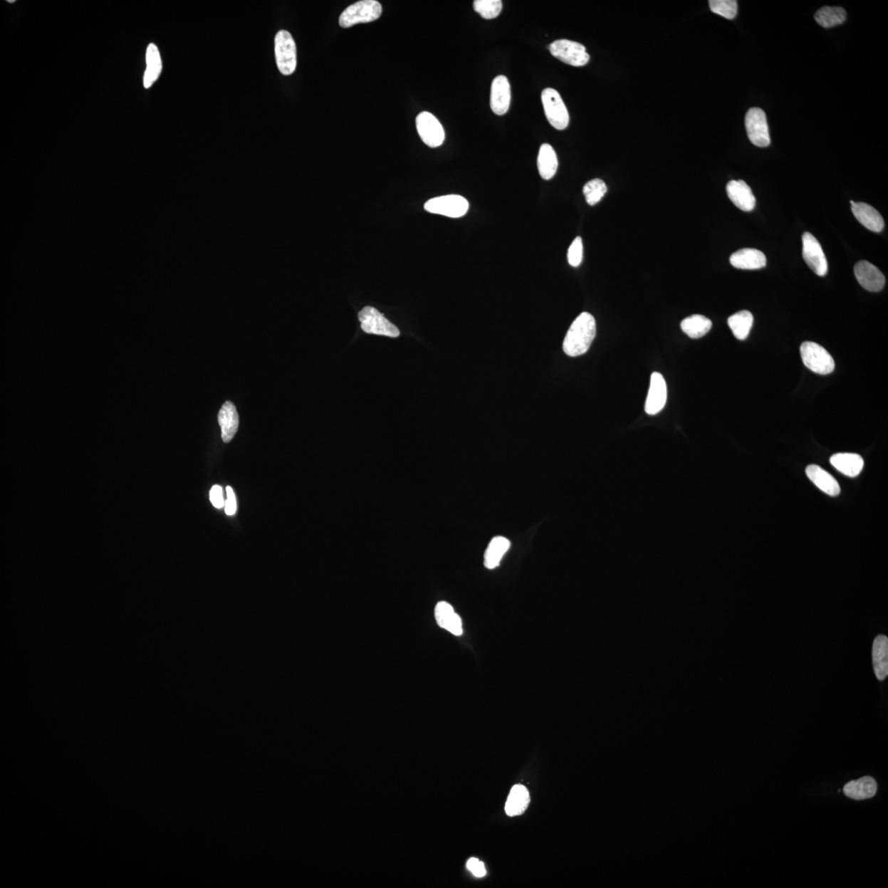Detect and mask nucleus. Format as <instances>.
<instances>
[{
    "label": "nucleus",
    "instance_id": "20e7f679",
    "mask_svg": "<svg viewBox=\"0 0 888 888\" xmlns=\"http://www.w3.org/2000/svg\"><path fill=\"white\" fill-rule=\"evenodd\" d=\"M800 354L803 363L816 374H831L835 369L832 356L820 345L805 342L801 345Z\"/></svg>",
    "mask_w": 888,
    "mask_h": 888
},
{
    "label": "nucleus",
    "instance_id": "f3484780",
    "mask_svg": "<svg viewBox=\"0 0 888 888\" xmlns=\"http://www.w3.org/2000/svg\"><path fill=\"white\" fill-rule=\"evenodd\" d=\"M730 262L733 268L738 269L756 270L765 267L767 258L762 251L747 248L733 253L730 258Z\"/></svg>",
    "mask_w": 888,
    "mask_h": 888
},
{
    "label": "nucleus",
    "instance_id": "5701e85b",
    "mask_svg": "<svg viewBox=\"0 0 888 888\" xmlns=\"http://www.w3.org/2000/svg\"><path fill=\"white\" fill-rule=\"evenodd\" d=\"M877 785L874 778L865 776L857 780L850 781L844 786V794L850 799L863 800L874 797L877 793Z\"/></svg>",
    "mask_w": 888,
    "mask_h": 888
},
{
    "label": "nucleus",
    "instance_id": "dca6fc26",
    "mask_svg": "<svg viewBox=\"0 0 888 888\" xmlns=\"http://www.w3.org/2000/svg\"><path fill=\"white\" fill-rule=\"evenodd\" d=\"M850 204L856 219L865 228L876 233L884 230V218L873 207L865 203H855L854 201H850Z\"/></svg>",
    "mask_w": 888,
    "mask_h": 888
},
{
    "label": "nucleus",
    "instance_id": "6e6552de",
    "mask_svg": "<svg viewBox=\"0 0 888 888\" xmlns=\"http://www.w3.org/2000/svg\"><path fill=\"white\" fill-rule=\"evenodd\" d=\"M424 209L430 214L459 218L466 214L469 210V203L464 197L460 195H445L427 201L424 204Z\"/></svg>",
    "mask_w": 888,
    "mask_h": 888
},
{
    "label": "nucleus",
    "instance_id": "4468645a",
    "mask_svg": "<svg viewBox=\"0 0 888 888\" xmlns=\"http://www.w3.org/2000/svg\"><path fill=\"white\" fill-rule=\"evenodd\" d=\"M511 103V87L508 79L499 75L493 80L491 93V108L494 114L503 115Z\"/></svg>",
    "mask_w": 888,
    "mask_h": 888
},
{
    "label": "nucleus",
    "instance_id": "c756f323",
    "mask_svg": "<svg viewBox=\"0 0 888 888\" xmlns=\"http://www.w3.org/2000/svg\"><path fill=\"white\" fill-rule=\"evenodd\" d=\"M815 18L818 25L830 28L842 24L847 19V12L841 7H823L815 14Z\"/></svg>",
    "mask_w": 888,
    "mask_h": 888
},
{
    "label": "nucleus",
    "instance_id": "f03ea898",
    "mask_svg": "<svg viewBox=\"0 0 888 888\" xmlns=\"http://www.w3.org/2000/svg\"><path fill=\"white\" fill-rule=\"evenodd\" d=\"M382 13V5L376 0H361L347 9L340 16L339 25L343 28H352L360 23H368L379 19Z\"/></svg>",
    "mask_w": 888,
    "mask_h": 888
},
{
    "label": "nucleus",
    "instance_id": "4be33fe9",
    "mask_svg": "<svg viewBox=\"0 0 888 888\" xmlns=\"http://www.w3.org/2000/svg\"><path fill=\"white\" fill-rule=\"evenodd\" d=\"M830 462L837 471L849 477L858 476L865 465L862 456L855 454H834Z\"/></svg>",
    "mask_w": 888,
    "mask_h": 888
},
{
    "label": "nucleus",
    "instance_id": "1a4fd4ad",
    "mask_svg": "<svg viewBox=\"0 0 888 888\" xmlns=\"http://www.w3.org/2000/svg\"><path fill=\"white\" fill-rule=\"evenodd\" d=\"M746 127L749 140L759 147H768L771 143L767 115L762 109H749L746 116Z\"/></svg>",
    "mask_w": 888,
    "mask_h": 888
},
{
    "label": "nucleus",
    "instance_id": "f257e3e1",
    "mask_svg": "<svg viewBox=\"0 0 888 888\" xmlns=\"http://www.w3.org/2000/svg\"><path fill=\"white\" fill-rule=\"evenodd\" d=\"M597 333V324L591 313L584 312L574 320L563 341V352L571 357L587 352Z\"/></svg>",
    "mask_w": 888,
    "mask_h": 888
},
{
    "label": "nucleus",
    "instance_id": "9d476101",
    "mask_svg": "<svg viewBox=\"0 0 888 888\" xmlns=\"http://www.w3.org/2000/svg\"><path fill=\"white\" fill-rule=\"evenodd\" d=\"M417 129L422 141L430 147H438L443 145L445 140L444 127L436 117L423 111L417 117Z\"/></svg>",
    "mask_w": 888,
    "mask_h": 888
},
{
    "label": "nucleus",
    "instance_id": "6ab92c4d",
    "mask_svg": "<svg viewBox=\"0 0 888 888\" xmlns=\"http://www.w3.org/2000/svg\"><path fill=\"white\" fill-rule=\"evenodd\" d=\"M218 422L221 429V438L224 443H230L235 437L239 428V414L235 405L226 402L218 413Z\"/></svg>",
    "mask_w": 888,
    "mask_h": 888
},
{
    "label": "nucleus",
    "instance_id": "2f4dec72",
    "mask_svg": "<svg viewBox=\"0 0 888 888\" xmlns=\"http://www.w3.org/2000/svg\"><path fill=\"white\" fill-rule=\"evenodd\" d=\"M475 11L486 19H493L501 14L503 4L501 0H476L473 3Z\"/></svg>",
    "mask_w": 888,
    "mask_h": 888
},
{
    "label": "nucleus",
    "instance_id": "f704fd0d",
    "mask_svg": "<svg viewBox=\"0 0 888 888\" xmlns=\"http://www.w3.org/2000/svg\"><path fill=\"white\" fill-rule=\"evenodd\" d=\"M210 501L216 508H222L225 507L226 501L223 497L222 488L220 486H212L210 491Z\"/></svg>",
    "mask_w": 888,
    "mask_h": 888
},
{
    "label": "nucleus",
    "instance_id": "393cba45",
    "mask_svg": "<svg viewBox=\"0 0 888 888\" xmlns=\"http://www.w3.org/2000/svg\"><path fill=\"white\" fill-rule=\"evenodd\" d=\"M529 803L530 795L528 789L524 785H516L510 791L506 805H505V811L510 817L523 815L528 809Z\"/></svg>",
    "mask_w": 888,
    "mask_h": 888
},
{
    "label": "nucleus",
    "instance_id": "c9c22d12",
    "mask_svg": "<svg viewBox=\"0 0 888 888\" xmlns=\"http://www.w3.org/2000/svg\"><path fill=\"white\" fill-rule=\"evenodd\" d=\"M466 866L467 869L477 877H482L486 874L485 865L476 858H471L468 860Z\"/></svg>",
    "mask_w": 888,
    "mask_h": 888
},
{
    "label": "nucleus",
    "instance_id": "ddd939ff",
    "mask_svg": "<svg viewBox=\"0 0 888 888\" xmlns=\"http://www.w3.org/2000/svg\"><path fill=\"white\" fill-rule=\"evenodd\" d=\"M856 279L867 291L872 292L880 291L886 283L885 276L874 264L868 261H860L856 263L854 268Z\"/></svg>",
    "mask_w": 888,
    "mask_h": 888
},
{
    "label": "nucleus",
    "instance_id": "e433bc0d",
    "mask_svg": "<svg viewBox=\"0 0 888 888\" xmlns=\"http://www.w3.org/2000/svg\"><path fill=\"white\" fill-rule=\"evenodd\" d=\"M227 499L225 503V511L228 516H232L236 512V499L235 493H234L231 486L226 487Z\"/></svg>",
    "mask_w": 888,
    "mask_h": 888
},
{
    "label": "nucleus",
    "instance_id": "0eeeda50",
    "mask_svg": "<svg viewBox=\"0 0 888 888\" xmlns=\"http://www.w3.org/2000/svg\"><path fill=\"white\" fill-rule=\"evenodd\" d=\"M359 320L362 330L369 334L380 335L390 338L400 336L399 329L388 321L376 308L367 306L359 313Z\"/></svg>",
    "mask_w": 888,
    "mask_h": 888
},
{
    "label": "nucleus",
    "instance_id": "72a5a7b5",
    "mask_svg": "<svg viewBox=\"0 0 888 888\" xmlns=\"http://www.w3.org/2000/svg\"><path fill=\"white\" fill-rule=\"evenodd\" d=\"M583 244L580 236H578L572 242L568 251V261L573 268L578 267L583 262Z\"/></svg>",
    "mask_w": 888,
    "mask_h": 888
},
{
    "label": "nucleus",
    "instance_id": "f8f14e48",
    "mask_svg": "<svg viewBox=\"0 0 888 888\" xmlns=\"http://www.w3.org/2000/svg\"><path fill=\"white\" fill-rule=\"evenodd\" d=\"M667 401V386L662 374L654 372L651 376L649 391L645 404V412L654 416L663 410Z\"/></svg>",
    "mask_w": 888,
    "mask_h": 888
},
{
    "label": "nucleus",
    "instance_id": "7ed1b4c3",
    "mask_svg": "<svg viewBox=\"0 0 888 888\" xmlns=\"http://www.w3.org/2000/svg\"><path fill=\"white\" fill-rule=\"evenodd\" d=\"M276 66L283 75H291L297 66L296 45L293 36L286 30H281L275 37Z\"/></svg>",
    "mask_w": 888,
    "mask_h": 888
},
{
    "label": "nucleus",
    "instance_id": "412c9836",
    "mask_svg": "<svg viewBox=\"0 0 888 888\" xmlns=\"http://www.w3.org/2000/svg\"><path fill=\"white\" fill-rule=\"evenodd\" d=\"M873 666L877 679L884 681L888 675V638L885 635H879L875 638L873 645Z\"/></svg>",
    "mask_w": 888,
    "mask_h": 888
},
{
    "label": "nucleus",
    "instance_id": "a211bd4d",
    "mask_svg": "<svg viewBox=\"0 0 888 888\" xmlns=\"http://www.w3.org/2000/svg\"><path fill=\"white\" fill-rule=\"evenodd\" d=\"M806 474L810 480L820 490L830 496H837L841 493V487L831 474L817 465H810L806 468Z\"/></svg>",
    "mask_w": 888,
    "mask_h": 888
},
{
    "label": "nucleus",
    "instance_id": "7c9ffc66",
    "mask_svg": "<svg viewBox=\"0 0 888 888\" xmlns=\"http://www.w3.org/2000/svg\"><path fill=\"white\" fill-rule=\"evenodd\" d=\"M606 192H607V186L602 179H600L590 180L583 187L585 199L590 206L597 204L603 199Z\"/></svg>",
    "mask_w": 888,
    "mask_h": 888
},
{
    "label": "nucleus",
    "instance_id": "aec40b11",
    "mask_svg": "<svg viewBox=\"0 0 888 888\" xmlns=\"http://www.w3.org/2000/svg\"><path fill=\"white\" fill-rule=\"evenodd\" d=\"M435 619L440 627L448 630L451 634L455 636L462 634L464 630L461 620L450 604L445 602L438 603L435 607Z\"/></svg>",
    "mask_w": 888,
    "mask_h": 888
},
{
    "label": "nucleus",
    "instance_id": "2eb2a0df",
    "mask_svg": "<svg viewBox=\"0 0 888 888\" xmlns=\"http://www.w3.org/2000/svg\"><path fill=\"white\" fill-rule=\"evenodd\" d=\"M728 197L738 209L751 211L756 205V199L749 186L743 180H731L726 186Z\"/></svg>",
    "mask_w": 888,
    "mask_h": 888
},
{
    "label": "nucleus",
    "instance_id": "bb28decb",
    "mask_svg": "<svg viewBox=\"0 0 888 888\" xmlns=\"http://www.w3.org/2000/svg\"><path fill=\"white\" fill-rule=\"evenodd\" d=\"M510 548V541L503 536H496L492 539L487 547L485 554V566L489 570H493L498 566L503 555Z\"/></svg>",
    "mask_w": 888,
    "mask_h": 888
},
{
    "label": "nucleus",
    "instance_id": "b1692460",
    "mask_svg": "<svg viewBox=\"0 0 888 888\" xmlns=\"http://www.w3.org/2000/svg\"><path fill=\"white\" fill-rule=\"evenodd\" d=\"M537 166L540 177L545 180L554 177L557 172L558 162L556 152L548 143H544L540 147Z\"/></svg>",
    "mask_w": 888,
    "mask_h": 888
},
{
    "label": "nucleus",
    "instance_id": "39448f33",
    "mask_svg": "<svg viewBox=\"0 0 888 888\" xmlns=\"http://www.w3.org/2000/svg\"><path fill=\"white\" fill-rule=\"evenodd\" d=\"M541 100L550 124L558 130H565L570 124V114L560 94L555 89L545 88L541 93Z\"/></svg>",
    "mask_w": 888,
    "mask_h": 888
},
{
    "label": "nucleus",
    "instance_id": "c85d7f7f",
    "mask_svg": "<svg viewBox=\"0 0 888 888\" xmlns=\"http://www.w3.org/2000/svg\"><path fill=\"white\" fill-rule=\"evenodd\" d=\"M753 324V316L747 310L738 312L728 319V325L738 340H746L751 331Z\"/></svg>",
    "mask_w": 888,
    "mask_h": 888
},
{
    "label": "nucleus",
    "instance_id": "cd10ccee",
    "mask_svg": "<svg viewBox=\"0 0 888 888\" xmlns=\"http://www.w3.org/2000/svg\"><path fill=\"white\" fill-rule=\"evenodd\" d=\"M712 323L704 315H694L684 319L681 328L691 338L699 339L711 330Z\"/></svg>",
    "mask_w": 888,
    "mask_h": 888
},
{
    "label": "nucleus",
    "instance_id": "423d86ee",
    "mask_svg": "<svg viewBox=\"0 0 888 888\" xmlns=\"http://www.w3.org/2000/svg\"><path fill=\"white\" fill-rule=\"evenodd\" d=\"M551 55L574 67L586 66L590 61V56L586 47L578 42L566 39L558 40L549 46Z\"/></svg>",
    "mask_w": 888,
    "mask_h": 888
},
{
    "label": "nucleus",
    "instance_id": "9b49d317",
    "mask_svg": "<svg viewBox=\"0 0 888 888\" xmlns=\"http://www.w3.org/2000/svg\"><path fill=\"white\" fill-rule=\"evenodd\" d=\"M802 241L803 257L807 265L818 276H825L827 273L828 265L820 241L810 232L804 233Z\"/></svg>",
    "mask_w": 888,
    "mask_h": 888
},
{
    "label": "nucleus",
    "instance_id": "473e14b6",
    "mask_svg": "<svg viewBox=\"0 0 888 888\" xmlns=\"http://www.w3.org/2000/svg\"><path fill=\"white\" fill-rule=\"evenodd\" d=\"M709 5L712 13L723 18L731 20L736 17L738 4L736 0H711Z\"/></svg>",
    "mask_w": 888,
    "mask_h": 888
},
{
    "label": "nucleus",
    "instance_id": "a878e982",
    "mask_svg": "<svg viewBox=\"0 0 888 888\" xmlns=\"http://www.w3.org/2000/svg\"><path fill=\"white\" fill-rule=\"evenodd\" d=\"M147 68L143 78V84L145 88H150L154 83L157 81L162 70V63L161 55L157 46L155 44H150L147 46L146 53Z\"/></svg>",
    "mask_w": 888,
    "mask_h": 888
}]
</instances>
